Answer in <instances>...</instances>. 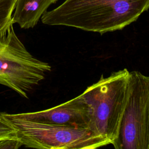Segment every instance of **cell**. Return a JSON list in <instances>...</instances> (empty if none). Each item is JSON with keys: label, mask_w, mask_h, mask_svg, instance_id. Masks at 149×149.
<instances>
[{"label": "cell", "mask_w": 149, "mask_h": 149, "mask_svg": "<svg viewBox=\"0 0 149 149\" xmlns=\"http://www.w3.org/2000/svg\"><path fill=\"white\" fill-rule=\"evenodd\" d=\"M13 24L0 36V84L27 98L51 66L33 56L16 34Z\"/></svg>", "instance_id": "4"}, {"label": "cell", "mask_w": 149, "mask_h": 149, "mask_svg": "<svg viewBox=\"0 0 149 149\" xmlns=\"http://www.w3.org/2000/svg\"><path fill=\"white\" fill-rule=\"evenodd\" d=\"M115 149H149V76L129 72L127 98Z\"/></svg>", "instance_id": "5"}, {"label": "cell", "mask_w": 149, "mask_h": 149, "mask_svg": "<svg viewBox=\"0 0 149 149\" xmlns=\"http://www.w3.org/2000/svg\"><path fill=\"white\" fill-rule=\"evenodd\" d=\"M129 71L125 68L102 75L81 94L91 113L90 129L112 144L117 138L127 98Z\"/></svg>", "instance_id": "2"}, {"label": "cell", "mask_w": 149, "mask_h": 149, "mask_svg": "<svg viewBox=\"0 0 149 149\" xmlns=\"http://www.w3.org/2000/svg\"><path fill=\"white\" fill-rule=\"evenodd\" d=\"M15 128L22 146L40 149H95L111 144L88 128H76L27 120L16 114L0 113Z\"/></svg>", "instance_id": "3"}, {"label": "cell", "mask_w": 149, "mask_h": 149, "mask_svg": "<svg viewBox=\"0 0 149 149\" xmlns=\"http://www.w3.org/2000/svg\"><path fill=\"white\" fill-rule=\"evenodd\" d=\"M58 0H16L12 15L13 24L22 29L33 28L48 7Z\"/></svg>", "instance_id": "7"}, {"label": "cell", "mask_w": 149, "mask_h": 149, "mask_svg": "<svg viewBox=\"0 0 149 149\" xmlns=\"http://www.w3.org/2000/svg\"><path fill=\"white\" fill-rule=\"evenodd\" d=\"M18 139L15 128L0 116V142Z\"/></svg>", "instance_id": "9"}, {"label": "cell", "mask_w": 149, "mask_h": 149, "mask_svg": "<svg viewBox=\"0 0 149 149\" xmlns=\"http://www.w3.org/2000/svg\"><path fill=\"white\" fill-rule=\"evenodd\" d=\"M16 0H0V36L5 34L13 24L12 15Z\"/></svg>", "instance_id": "8"}, {"label": "cell", "mask_w": 149, "mask_h": 149, "mask_svg": "<svg viewBox=\"0 0 149 149\" xmlns=\"http://www.w3.org/2000/svg\"><path fill=\"white\" fill-rule=\"evenodd\" d=\"M149 9V0H65L41 16L43 24L104 34L120 30Z\"/></svg>", "instance_id": "1"}, {"label": "cell", "mask_w": 149, "mask_h": 149, "mask_svg": "<svg viewBox=\"0 0 149 149\" xmlns=\"http://www.w3.org/2000/svg\"><path fill=\"white\" fill-rule=\"evenodd\" d=\"M16 115L27 120L76 128L90 129L91 125L90 109L81 94L47 109Z\"/></svg>", "instance_id": "6"}]
</instances>
